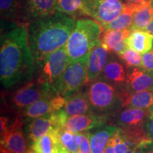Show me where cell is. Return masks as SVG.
<instances>
[{
  "label": "cell",
  "instance_id": "1",
  "mask_svg": "<svg viewBox=\"0 0 153 153\" xmlns=\"http://www.w3.org/2000/svg\"><path fill=\"white\" fill-rule=\"evenodd\" d=\"M36 64L24 25L16 26L1 35L0 80L6 89L31 81Z\"/></svg>",
  "mask_w": 153,
  "mask_h": 153
},
{
  "label": "cell",
  "instance_id": "2",
  "mask_svg": "<svg viewBox=\"0 0 153 153\" xmlns=\"http://www.w3.org/2000/svg\"><path fill=\"white\" fill-rule=\"evenodd\" d=\"M75 24L73 17L59 11L30 22L28 38L36 69L50 53L66 45Z\"/></svg>",
  "mask_w": 153,
  "mask_h": 153
},
{
  "label": "cell",
  "instance_id": "3",
  "mask_svg": "<svg viewBox=\"0 0 153 153\" xmlns=\"http://www.w3.org/2000/svg\"><path fill=\"white\" fill-rule=\"evenodd\" d=\"M101 30L100 24L94 19L76 20L65 45L70 62L89 57L94 48L101 42Z\"/></svg>",
  "mask_w": 153,
  "mask_h": 153
},
{
  "label": "cell",
  "instance_id": "4",
  "mask_svg": "<svg viewBox=\"0 0 153 153\" xmlns=\"http://www.w3.org/2000/svg\"><path fill=\"white\" fill-rule=\"evenodd\" d=\"M87 95L93 113L111 115L122 107L119 89L101 77L91 82Z\"/></svg>",
  "mask_w": 153,
  "mask_h": 153
},
{
  "label": "cell",
  "instance_id": "5",
  "mask_svg": "<svg viewBox=\"0 0 153 153\" xmlns=\"http://www.w3.org/2000/svg\"><path fill=\"white\" fill-rule=\"evenodd\" d=\"M87 60L88 57L69 63L60 77L51 86L55 94L65 97L87 84Z\"/></svg>",
  "mask_w": 153,
  "mask_h": 153
},
{
  "label": "cell",
  "instance_id": "6",
  "mask_svg": "<svg viewBox=\"0 0 153 153\" xmlns=\"http://www.w3.org/2000/svg\"><path fill=\"white\" fill-rule=\"evenodd\" d=\"M56 96L51 86L41 85L36 81L24 84L10 94L9 105L11 109L19 113L25 108L41 99Z\"/></svg>",
  "mask_w": 153,
  "mask_h": 153
},
{
  "label": "cell",
  "instance_id": "7",
  "mask_svg": "<svg viewBox=\"0 0 153 153\" xmlns=\"http://www.w3.org/2000/svg\"><path fill=\"white\" fill-rule=\"evenodd\" d=\"M65 45L55 50L44 59L38 70L36 81L41 85L52 86L58 80L70 63Z\"/></svg>",
  "mask_w": 153,
  "mask_h": 153
},
{
  "label": "cell",
  "instance_id": "8",
  "mask_svg": "<svg viewBox=\"0 0 153 153\" xmlns=\"http://www.w3.org/2000/svg\"><path fill=\"white\" fill-rule=\"evenodd\" d=\"M68 118V114L62 108L56 112L34 118L25 123L24 133L29 144L45 134L64 129Z\"/></svg>",
  "mask_w": 153,
  "mask_h": 153
},
{
  "label": "cell",
  "instance_id": "9",
  "mask_svg": "<svg viewBox=\"0 0 153 153\" xmlns=\"http://www.w3.org/2000/svg\"><path fill=\"white\" fill-rule=\"evenodd\" d=\"M152 109L126 108L118 115L116 126L132 136L142 140L148 139L145 132V123Z\"/></svg>",
  "mask_w": 153,
  "mask_h": 153
},
{
  "label": "cell",
  "instance_id": "10",
  "mask_svg": "<svg viewBox=\"0 0 153 153\" xmlns=\"http://www.w3.org/2000/svg\"><path fill=\"white\" fill-rule=\"evenodd\" d=\"M124 5L123 0H89L87 16L93 18L104 28L119 16Z\"/></svg>",
  "mask_w": 153,
  "mask_h": 153
},
{
  "label": "cell",
  "instance_id": "11",
  "mask_svg": "<svg viewBox=\"0 0 153 153\" xmlns=\"http://www.w3.org/2000/svg\"><path fill=\"white\" fill-rule=\"evenodd\" d=\"M24 122L17 114L8 128L1 133V145L12 152L29 153L25 133L23 130Z\"/></svg>",
  "mask_w": 153,
  "mask_h": 153
},
{
  "label": "cell",
  "instance_id": "12",
  "mask_svg": "<svg viewBox=\"0 0 153 153\" xmlns=\"http://www.w3.org/2000/svg\"><path fill=\"white\" fill-rule=\"evenodd\" d=\"M65 103V97L56 95L50 98L38 100L17 114L21 116L24 124H25L34 118L62 109L64 108Z\"/></svg>",
  "mask_w": 153,
  "mask_h": 153
},
{
  "label": "cell",
  "instance_id": "13",
  "mask_svg": "<svg viewBox=\"0 0 153 153\" xmlns=\"http://www.w3.org/2000/svg\"><path fill=\"white\" fill-rule=\"evenodd\" d=\"M121 95L138 92L145 90H152L153 72L145 69L130 68L126 73V79L123 86L118 88Z\"/></svg>",
  "mask_w": 153,
  "mask_h": 153
},
{
  "label": "cell",
  "instance_id": "14",
  "mask_svg": "<svg viewBox=\"0 0 153 153\" xmlns=\"http://www.w3.org/2000/svg\"><path fill=\"white\" fill-rule=\"evenodd\" d=\"M110 120V115L96 113L78 115L69 117L65 128L72 133H77L89 131L106 125Z\"/></svg>",
  "mask_w": 153,
  "mask_h": 153
},
{
  "label": "cell",
  "instance_id": "15",
  "mask_svg": "<svg viewBox=\"0 0 153 153\" xmlns=\"http://www.w3.org/2000/svg\"><path fill=\"white\" fill-rule=\"evenodd\" d=\"M108 53L109 52L101 45V42L91 51L87 60V83H91L100 76L109 59Z\"/></svg>",
  "mask_w": 153,
  "mask_h": 153
},
{
  "label": "cell",
  "instance_id": "16",
  "mask_svg": "<svg viewBox=\"0 0 153 153\" xmlns=\"http://www.w3.org/2000/svg\"><path fill=\"white\" fill-rule=\"evenodd\" d=\"M60 131L45 134L29 144V148L34 153H70L60 138Z\"/></svg>",
  "mask_w": 153,
  "mask_h": 153
},
{
  "label": "cell",
  "instance_id": "17",
  "mask_svg": "<svg viewBox=\"0 0 153 153\" xmlns=\"http://www.w3.org/2000/svg\"><path fill=\"white\" fill-rule=\"evenodd\" d=\"M131 30H104L101 36V45L109 53L120 54L127 48L126 38L128 37Z\"/></svg>",
  "mask_w": 153,
  "mask_h": 153
},
{
  "label": "cell",
  "instance_id": "18",
  "mask_svg": "<svg viewBox=\"0 0 153 153\" xmlns=\"http://www.w3.org/2000/svg\"><path fill=\"white\" fill-rule=\"evenodd\" d=\"M66 103L64 109L69 117L93 113L87 92L79 90L65 96Z\"/></svg>",
  "mask_w": 153,
  "mask_h": 153
},
{
  "label": "cell",
  "instance_id": "19",
  "mask_svg": "<svg viewBox=\"0 0 153 153\" xmlns=\"http://www.w3.org/2000/svg\"><path fill=\"white\" fill-rule=\"evenodd\" d=\"M57 0H26L25 13L31 21L50 16L56 12Z\"/></svg>",
  "mask_w": 153,
  "mask_h": 153
},
{
  "label": "cell",
  "instance_id": "20",
  "mask_svg": "<svg viewBox=\"0 0 153 153\" xmlns=\"http://www.w3.org/2000/svg\"><path fill=\"white\" fill-rule=\"evenodd\" d=\"M100 77L115 87L120 88L126 79L125 68L119 61L109 57Z\"/></svg>",
  "mask_w": 153,
  "mask_h": 153
},
{
  "label": "cell",
  "instance_id": "21",
  "mask_svg": "<svg viewBox=\"0 0 153 153\" xmlns=\"http://www.w3.org/2000/svg\"><path fill=\"white\" fill-rule=\"evenodd\" d=\"M119 128L117 126L104 125L90 133L91 153H104L108 140Z\"/></svg>",
  "mask_w": 153,
  "mask_h": 153
},
{
  "label": "cell",
  "instance_id": "22",
  "mask_svg": "<svg viewBox=\"0 0 153 153\" xmlns=\"http://www.w3.org/2000/svg\"><path fill=\"white\" fill-rule=\"evenodd\" d=\"M123 108H137L141 109L153 108V91L145 90L121 95Z\"/></svg>",
  "mask_w": 153,
  "mask_h": 153
},
{
  "label": "cell",
  "instance_id": "23",
  "mask_svg": "<svg viewBox=\"0 0 153 153\" xmlns=\"http://www.w3.org/2000/svg\"><path fill=\"white\" fill-rule=\"evenodd\" d=\"M127 48L143 54L152 48L153 36L145 30H132L126 38Z\"/></svg>",
  "mask_w": 153,
  "mask_h": 153
},
{
  "label": "cell",
  "instance_id": "24",
  "mask_svg": "<svg viewBox=\"0 0 153 153\" xmlns=\"http://www.w3.org/2000/svg\"><path fill=\"white\" fill-rule=\"evenodd\" d=\"M89 0H57V11L74 18L87 16Z\"/></svg>",
  "mask_w": 153,
  "mask_h": 153
},
{
  "label": "cell",
  "instance_id": "25",
  "mask_svg": "<svg viewBox=\"0 0 153 153\" xmlns=\"http://www.w3.org/2000/svg\"><path fill=\"white\" fill-rule=\"evenodd\" d=\"M135 10L130 4L125 3L123 10L116 19L104 26V30L131 29L133 21Z\"/></svg>",
  "mask_w": 153,
  "mask_h": 153
},
{
  "label": "cell",
  "instance_id": "26",
  "mask_svg": "<svg viewBox=\"0 0 153 153\" xmlns=\"http://www.w3.org/2000/svg\"><path fill=\"white\" fill-rule=\"evenodd\" d=\"M153 20V5L142 8L134 13L133 24L131 30H145Z\"/></svg>",
  "mask_w": 153,
  "mask_h": 153
},
{
  "label": "cell",
  "instance_id": "27",
  "mask_svg": "<svg viewBox=\"0 0 153 153\" xmlns=\"http://www.w3.org/2000/svg\"><path fill=\"white\" fill-rule=\"evenodd\" d=\"M118 55L125 62L127 68H137L142 65V55L140 53L128 48Z\"/></svg>",
  "mask_w": 153,
  "mask_h": 153
},
{
  "label": "cell",
  "instance_id": "28",
  "mask_svg": "<svg viewBox=\"0 0 153 153\" xmlns=\"http://www.w3.org/2000/svg\"><path fill=\"white\" fill-rule=\"evenodd\" d=\"M59 135L63 145L70 151V153H76L79 150V146L76 143V133L69 131L68 130L62 129L60 131Z\"/></svg>",
  "mask_w": 153,
  "mask_h": 153
},
{
  "label": "cell",
  "instance_id": "29",
  "mask_svg": "<svg viewBox=\"0 0 153 153\" xmlns=\"http://www.w3.org/2000/svg\"><path fill=\"white\" fill-rule=\"evenodd\" d=\"M17 0H0V11L1 17L14 19L18 10Z\"/></svg>",
  "mask_w": 153,
  "mask_h": 153
},
{
  "label": "cell",
  "instance_id": "30",
  "mask_svg": "<svg viewBox=\"0 0 153 153\" xmlns=\"http://www.w3.org/2000/svg\"><path fill=\"white\" fill-rule=\"evenodd\" d=\"M76 139L79 152L82 153H91L89 131L76 133Z\"/></svg>",
  "mask_w": 153,
  "mask_h": 153
},
{
  "label": "cell",
  "instance_id": "31",
  "mask_svg": "<svg viewBox=\"0 0 153 153\" xmlns=\"http://www.w3.org/2000/svg\"><path fill=\"white\" fill-rule=\"evenodd\" d=\"M145 70L153 72V48L142 55V65Z\"/></svg>",
  "mask_w": 153,
  "mask_h": 153
},
{
  "label": "cell",
  "instance_id": "32",
  "mask_svg": "<svg viewBox=\"0 0 153 153\" xmlns=\"http://www.w3.org/2000/svg\"><path fill=\"white\" fill-rule=\"evenodd\" d=\"M133 153H153V140L150 139L143 140Z\"/></svg>",
  "mask_w": 153,
  "mask_h": 153
},
{
  "label": "cell",
  "instance_id": "33",
  "mask_svg": "<svg viewBox=\"0 0 153 153\" xmlns=\"http://www.w3.org/2000/svg\"><path fill=\"white\" fill-rule=\"evenodd\" d=\"M145 132L148 138L153 140V108L145 123Z\"/></svg>",
  "mask_w": 153,
  "mask_h": 153
},
{
  "label": "cell",
  "instance_id": "34",
  "mask_svg": "<svg viewBox=\"0 0 153 153\" xmlns=\"http://www.w3.org/2000/svg\"><path fill=\"white\" fill-rule=\"evenodd\" d=\"M1 121H0V123H1V127H0V131H1V133H3L4 131H5L8 128V127L10 126L11 122L9 121V118L8 117H6V116H1Z\"/></svg>",
  "mask_w": 153,
  "mask_h": 153
},
{
  "label": "cell",
  "instance_id": "35",
  "mask_svg": "<svg viewBox=\"0 0 153 153\" xmlns=\"http://www.w3.org/2000/svg\"><path fill=\"white\" fill-rule=\"evenodd\" d=\"M104 153H116L115 152L114 142L112 137H111L109 140H108V144H107L106 148H105Z\"/></svg>",
  "mask_w": 153,
  "mask_h": 153
},
{
  "label": "cell",
  "instance_id": "36",
  "mask_svg": "<svg viewBox=\"0 0 153 153\" xmlns=\"http://www.w3.org/2000/svg\"><path fill=\"white\" fill-rule=\"evenodd\" d=\"M145 30H146L147 32H148L149 33L153 36V20L148 25V26L145 28Z\"/></svg>",
  "mask_w": 153,
  "mask_h": 153
},
{
  "label": "cell",
  "instance_id": "37",
  "mask_svg": "<svg viewBox=\"0 0 153 153\" xmlns=\"http://www.w3.org/2000/svg\"><path fill=\"white\" fill-rule=\"evenodd\" d=\"M145 1V0H125L126 4H133V3H137L140 2V1Z\"/></svg>",
  "mask_w": 153,
  "mask_h": 153
},
{
  "label": "cell",
  "instance_id": "38",
  "mask_svg": "<svg viewBox=\"0 0 153 153\" xmlns=\"http://www.w3.org/2000/svg\"><path fill=\"white\" fill-rule=\"evenodd\" d=\"M1 153H16V152H11V151L8 150L7 149L4 148L3 146H1Z\"/></svg>",
  "mask_w": 153,
  "mask_h": 153
},
{
  "label": "cell",
  "instance_id": "39",
  "mask_svg": "<svg viewBox=\"0 0 153 153\" xmlns=\"http://www.w3.org/2000/svg\"><path fill=\"white\" fill-rule=\"evenodd\" d=\"M76 153H82L81 152H79V151H78V152H76Z\"/></svg>",
  "mask_w": 153,
  "mask_h": 153
},
{
  "label": "cell",
  "instance_id": "40",
  "mask_svg": "<svg viewBox=\"0 0 153 153\" xmlns=\"http://www.w3.org/2000/svg\"><path fill=\"white\" fill-rule=\"evenodd\" d=\"M29 153H34V152H31V151H30V152Z\"/></svg>",
  "mask_w": 153,
  "mask_h": 153
},
{
  "label": "cell",
  "instance_id": "41",
  "mask_svg": "<svg viewBox=\"0 0 153 153\" xmlns=\"http://www.w3.org/2000/svg\"><path fill=\"white\" fill-rule=\"evenodd\" d=\"M152 5H153V0H152Z\"/></svg>",
  "mask_w": 153,
  "mask_h": 153
},
{
  "label": "cell",
  "instance_id": "42",
  "mask_svg": "<svg viewBox=\"0 0 153 153\" xmlns=\"http://www.w3.org/2000/svg\"><path fill=\"white\" fill-rule=\"evenodd\" d=\"M152 91H153V89H152Z\"/></svg>",
  "mask_w": 153,
  "mask_h": 153
}]
</instances>
